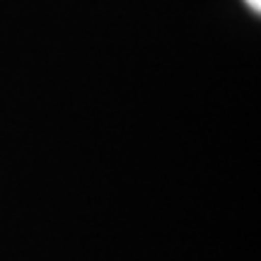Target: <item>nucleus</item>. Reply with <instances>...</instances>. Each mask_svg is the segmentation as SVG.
I'll use <instances>...</instances> for the list:
<instances>
[{
	"label": "nucleus",
	"mask_w": 261,
	"mask_h": 261,
	"mask_svg": "<svg viewBox=\"0 0 261 261\" xmlns=\"http://www.w3.org/2000/svg\"><path fill=\"white\" fill-rule=\"evenodd\" d=\"M247 5H249L252 10H256V12H259V10H261V0H247Z\"/></svg>",
	"instance_id": "nucleus-1"
}]
</instances>
